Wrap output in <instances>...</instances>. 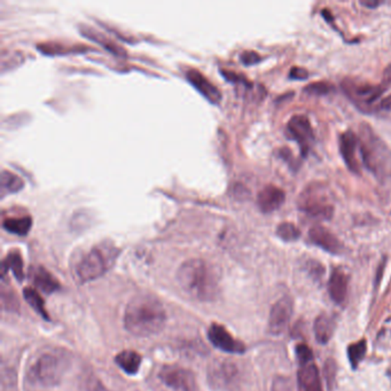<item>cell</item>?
<instances>
[{"label": "cell", "instance_id": "cell-2", "mask_svg": "<svg viewBox=\"0 0 391 391\" xmlns=\"http://www.w3.org/2000/svg\"><path fill=\"white\" fill-rule=\"evenodd\" d=\"M177 279L189 296L201 302H211L220 295V278L216 270L202 259H189L182 263Z\"/></svg>", "mask_w": 391, "mask_h": 391}, {"label": "cell", "instance_id": "cell-22", "mask_svg": "<svg viewBox=\"0 0 391 391\" xmlns=\"http://www.w3.org/2000/svg\"><path fill=\"white\" fill-rule=\"evenodd\" d=\"M3 278L8 271H12L15 278L19 281L25 279V270H23V259H22L21 254L18 250H12L8 252V256L3 261Z\"/></svg>", "mask_w": 391, "mask_h": 391}, {"label": "cell", "instance_id": "cell-1", "mask_svg": "<svg viewBox=\"0 0 391 391\" xmlns=\"http://www.w3.org/2000/svg\"><path fill=\"white\" fill-rule=\"evenodd\" d=\"M167 322L163 304L152 295H138L130 300L124 313V326L132 335H155L165 329Z\"/></svg>", "mask_w": 391, "mask_h": 391}, {"label": "cell", "instance_id": "cell-16", "mask_svg": "<svg viewBox=\"0 0 391 391\" xmlns=\"http://www.w3.org/2000/svg\"><path fill=\"white\" fill-rule=\"evenodd\" d=\"M186 77L191 82V84L210 102L218 104L220 102L222 93H220V90L203 73H200L199 70H187Z\"/></svg>", "mask_w": 391, "mask_h": 391}, {"label": "cell", "instance_id": "cell-30", "mask_svg": "<svg viewBox=\"0 0 391 391\" xmlns=\"http://www.w3.org/2000/svg\"><path fill=\"white\" fill-rule=\"evenodd\" d=\"M295 351H296L297 359L300 362V366L312 363L313 353L309 346H305V344H298L295 348Z\"/></svg>", "mask_w": 391, "mask_h": 391}, {"label": "cell", "instance_id": "cell-4", "mask_svg": "<svg viewBox=\"0 0 391 391\" xmlns=\"http://www.w3.org/2000/svg\"><path fill=\"white\" fill-rule=\"evenodd\" d=\"M70 360L63 351H46L36 358L28 370V379L39 387H56L69 368Z\"/></svg>", "mask_w": 391, "mask_h": 391}, {"label": "cell", "instance_id": "cell-12", "mask_svg": "<svg viewBox=\"0 0 391 391\" xmlns=\"http://www.w3.org/2000/svg\"><path fill=\"white\" fill-rule=\"evenodd\" d=\"M340 150H341L343 160L346 162V167L349 168L350 171L359 175L360 162L357 158V154L359 152L358 134H356L351 130L343 132L340 137Z\"/></svg>", "mask_w": 391, "mask_h": 391}, {"label": "cell", "instance_id": "cell-31", "mask_svg": "<svg viewBox=\"0 0 391 391\" xmlns=\"http://www.w3.org/2000/svg\"><path fill=\"white\" fill-rule=\"evenodd\" d=\"M240 59H241V62L246 64V66H252V64L261 62L262 56H259V53L254 52V51H246V52L242 53Z\"/></svg>", "mask_w": 391, "mask_h": 391}, {"label": "cell", "instance_id": "cell-29", "mask_svg": "<svg viewBox=\"0 0 391 391\" xmlns=\"http://www.w3.org/2000/svg\"><path fill=\"white\" fill-rule=\"evenodd\" d=\"M336 370H337V366H336L335 360L332 359V358L326 360L325 366H324V375H325L326 382H327L329 390L333 389L334 383H335Z\"/></svg>", "mask_w": 391, "mask_h": 391}, {"label": "cell", "instance_id": "cell-35", "mask_svg": "<svg viewBox=\"0 0 391 391\" xmlns=\"http://www.w3.org/2000/svg\"><path fill=\"white\" fill-rule=\"evenodd\" d=\"M289 77L292 80L303 81V80H307V77H309V73H307V70L300 68V67H293L290 69Z\"/></svg>", "mask_w": 391, "mask_h": 391}, {"label": "cell", "instance_id": "cell-32", "mask_svg": "<svg viewBox=\"0 0 391 391\" xmlns=\"http://www.w3.org/2000/svg\"><path fill=\"white\" fill-rule=\"evenodd\" d=\"M86 389L88 391H108V389L102 384V381L93 375L86 380Z\"/></svg>", "mask_w": 391, "mask_h": 391}, {"label": "cell", "instance_id": "cell-18", "mask_svg": "<svg viewBox=\"0 0 391 391\" xmlns=\"http://www.w3.org/2000/svg\"><path fill=\"white\" fill-rule=\"evenodd\" d=\"M30 278H32V283L37 287V289L40 290L43 293H56L61 288V285L56 276H53L52 273L49 272L43 266L32 268V271H30Z\"/></svg>", "mask_w": 391, "mask_h": 391}, {"label": "cell", "instance_id": "cell-34", "mask_svg": "<svg viewBox=\"0 0 391 391\" xmlns=\"http://www.w3.org/2000/svg\"><path fill=\"white\" fill-rule=\"evenodd\" d=\"M279 156L283 158V160H285L294 170H296V169L298 168L297 161L295 160V158H294L293 153H292L289 150L281 148V150H279Z\"/></svg>", "mask_w": 391, "mask_h": 391}, {"label": "cell", "instance_id": "cell-26", "mask_svg": "<svg viewBox=\"0 0 391 391\" xmlns=\"http://www.w3.org/2000/svg\"><path fill=\"white\" fill-rule=\"evenodd\" d=\"M367 353L366 340H362L359 342L353 343L348 348V358L353 370H356L360 362L365 358Z\"/></svg>", "mask_w": 391, "mask_h": 391}, {"label": "cell", "instance_id": "cell-7", "mask_svg": "<svg viewBox=\"0 0 391 391\" xmlns=\"http://www.w3.org/2000/svg\"><path fill=\"white\" fill-rule=\"evenodd\" d=\"M344 93L355 102L360 109L370 107L374 102H377L384 92L391 86V64L384 70L382 83L377 85L358 83L353 80H344L342 82Z\"/></svg>", "mask_w": 391, "mask_h": 391}, {"label": "cell", "instance_id": "cell-5", "mask_svg": "<svg viewBox=\"0 0 391 391\" xmlns=\"http://www.w3.org/2000/svg\"><path fill=\"white\" fill-rule=\"evenodd\" d=\"M119 250L112 242L95 246L77 264L75 274L81 283H90L104 276L115 263Z\"/></svg>", "mask_w": 391, "mask_h": 391}, {"label": "cell", "instance_id": "cell-6", "mask_svg": "<svg viewBox=\"0 0 391 391\" xmlns=\"http://www.w3.org/2000/svg\"><path fill=\"white\" fill-rule=\"evenodd\" d=\"M297 206L302 213L315 220H329L334 215L327 186L319 182H312L305 187L297 199Z\"/></svg>", "mask_w": 391, "mask_h": 391}, {"label": "cell", "instance_id": "cell-28", "mask_svg": "<svg viewBox=\"0 0 391 391\" xmlns=\"http://www.w3.org/2000/svg\"><path fill=\"white\" fill-rule=\"evenodd\" d=\"M304 93L310 95H327L335 91V86L329 82H315L303 88Z\"/></svg>", "mask_w": 391, "mask_h": 391}, {"label": "cell", "instance_id": "cell-8", "mask_svg": "<svg viewBox=\"0 0 391 391\" xmlns=\"http://www.w3.org/2000/svg\"><path fill=\"white\" fill-rule=\"evenodd\" d=\"M158 379L171 391H198L194 374L184 367L165 365L160 370Z\"/></svg>", "mask_w": 391, "mask_h": 391}, {"label": "cell", "instance_id": "cell-10", "mask_svg": "<svg viewBox=\"0 0 391 391\" xmlns=\"http://www.w3.org/2000/svg\"><path fill=\"white\" fill-rule=\"evenodd\" d=\"M208 339L217 349L227 353H244L246 346L220 324H213L208 329Z\"/></svg>", "mask_w": 391, "mask_h": 391}, {"label": "cell", "instance_id": "cell-20", "mask_svg": "<svg viewBox=\"0 0 391 391\" xmlns=\"http://www.w3.org/2000/svg\"><path fill=\"white\" fill-rule=\"evenodd\" d=\"M141 360L143 358L140 356V353L134 350H124L117 353V356L115 357V363L117 364V366L129 375L138 373Z\"/></svg>", "mask_w": 391, "mask_h": 391}, {"label": "cell", "instance_id": "cell-13", "mask_svg": "<svg viewBox=\"0 0 391 391\" xmlns=\"http://www.w3.org/2000/svg\"><path fill=\"white\" fill-rule=\"evenodd\" d=\"M309 238L313 245L318 246L329 254L339 255L343 252L342 242L324 226L316 225L311 227V230H309Z\"/></svg>", "mask_w": 391, "mask_h": 391}, {"label": "cell", "instance_id": "cell-17", "mask_svg": "<svg viewBox=\"0 0 391 391\" xmlns=\"http://www.w3.org/2000/svg\"><path fill=\"white\" fill-rule=\"evenodd\" d=\"M297 386L298 391H324L319 370L315 364L300 366L297 372Z\"/></svg>", "mask_w": 391, "mask_h": 391}, {"label": "cell", "instance_id": "cell-25", "mask_svg": "<svg viewBox=\"0 0 391 391\" xmlns=\"http://www.w3.org/2000/svg\"><path fill=\"white\" fill-rule=\"evenodd\" d=\"M23 296L27 303L35 310L36 313H38L42 318L49 320V312L46 311L45 303L40 294L32 287H27L23 289Z\"/></svg>", "mask_w": 391, "mask_h": 391}, {"label": "cell", "instance_id": "cell-3", "mask_svg": "<svg viewBox=\"0 0 391 391\" xmlns=\"http://www.w3.org/2000/svg\"><path fill=\"white\" fill-rule=\"evenodd\" d=\"M358 138L359 153L365 168L372 172L379 182L391 179V150L387 143L367 123H360Z\"/></svg>", "mask_w": 391, "mask_h": 391}, {"label": "cell", "instance_id": "cell-15", "mask_svg": "<svg viewBox=\"0 0 391 391\" xmlns=\"http://www.w3.org/2000/svg\"><path fill=\"white\" fill-rule=\"evenodd\" d=\"M286 200V194L283 189L274 185H268L259 193L257 204L261 211L271 213L279 209Z\"/></svg>", "mask_w": 391, "mask_h": 391}, {"label": "cell", "instance_id": "cell-24", "mask_svg": "<svg viewBox=\"0 0 391 391\" xmlns=\"http://www.w3.org/2000/svg\"><path fill=\"white\" fill-rule=\"evenodd\" d=\"M25 182L22 180L19 176L15 175L13 172L4 170L1 172V177H0V192L1 196H5L6 194H11V193H18L23 189Z\"/></svg>", "mask_w": 391, "mask_h": 391}, {"label": "cell", "instance_id": "cell-36", "mask_svg": "<svg viewBox=\"0 0 391 391\" xmlns=\"http://www.w3.org/2000/svg\"><path fill=\"white\" fill-rule=\"evenodd\" d=\"M380 108L384 109V110H388V112H391V95L384 98L380 104Z\"/></svg>", "mask_w": 391, "mask_h": 391}, {"label": "cell", "instance_id": "cell-37", "mask_svg": "<svg viewBox=\"0 0 391 391\" xmlns=\"http://www.w3.org/2000/svg\"><path fill=\"white\" fill-rule=\"evenodd\" d=\"M360 4L368 8H377V6H380L382 3H381V1H373V0H368V1L364 0V1H360Z\"/></svg>", "mask_w": 391, "mask_h": 391}, {"label": "cell", "instance_id": "cell-21", "mask_svg": "<svg viewBox=\"0 0 391 391\" xmlns=\"http://www.w3.org/2000/svg\"><path fill=\"white\" fill-rule=\"evenodd\" d=\"M335 331V320L329 315L319 316L315 322L316 340L320 344H327Z\"/></svg>", "mask_w": 391, "mask_h": 391}, {"label": "cell", "instance_id": "cell-11", "mask_svg": "<svg viewBox=\"0 0 391 391\" xmlns=\"http://www.w3.org/2000/svg\"><path fill=\"white\" fill-rule=\"evenodd\" d=\"M293 315V302L289 297L276 300L270 312L269 329L272 335H281L287 329Z\"/></svg>", "mask_w": 391, "mask_h": 391}, {"label": "cell", "instance_id": "cell-9", "mask_svg": "<svg viewBox=\"0 0 391 391\" xmlns=\"http://www.w3.org/2000/svg\"><path fill=\"white\" fill-rule=\"evenodd\" d=\"M286 133L290 140L296 141L300 147V153L304 158L310 153L315 143V133L310 119L305 115H294L287 123Z\"/></svg>", "mask_w": 391, "mask_h": 391}, {"label": "cell", "instance_id": "cell-33", "mask_svg": "<svg viewBox=\"0 0 391 391\" xmlns=\"http://www.w3.org/2000/svg\"><path fill=\"white\" fill-rule=\"evenodd\" d=\"M3 303H4L5 309H11V310H18L19 304L16 297L8 290V295L3 292Z\"/></svg>", "mask_w": 391, "mask_h": 391}, {"label": "cell", "instance_id": "cell-23", "mask_svg": "<svg viewBox=\"0 0 391 391\" xmlns=\"http://www.w3.org/2000/svg\"><path fill=\"white\" fill-rule=\"evenodd\" d=\"M32 226V218L30 216L10 217L3 223L5 230L16 235H27Z\"/></svg>", "mask_w": 391, "mask_h": 391}, {"label": "cell", "instance_id": "cell-19", "mask_svg": "<svg viewBox=\"0 0 391 391\" xmlns=\"http://www.w3.org/2000/svg\"><path fill=\"white\" fill-rule=\"evenodd\" d=\"M349 276L342 269H335L329 281V293L336 304H343L348 294Z\"/></svg>", "mask_w": 391, "mask_h": 391}, {"label": "cell", "instance_id": "cell-27", "mask_svg": "<svg viewBox=\"0 0 391 391\" xmlns=\"http://www.w3.org/2000/svg\"><path fill=\"white\" fill-rule=\"evenodd\" d=\"M276 235L283 241L293 242L300 239V230L294 224L281 223L276 227Z\"/></svg>", "mask_w": 391, "mask_h": 391}, {"label": "cell", "instance_id": "cell-14", "mask_svg": "<svg viewBox=\"0 0 391 391\" xmlns=\"http://www.w3.org/2000/svg\"><path fill=\"white\" fill-rule=\"evenodd\" d=\"M235 374V366L228 360H215L208 370L210 383L215 388L228 387Z\"/></svg>", "mask_w": 391, "mask_h": 391}]
</instances>
